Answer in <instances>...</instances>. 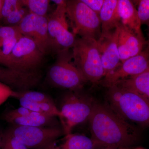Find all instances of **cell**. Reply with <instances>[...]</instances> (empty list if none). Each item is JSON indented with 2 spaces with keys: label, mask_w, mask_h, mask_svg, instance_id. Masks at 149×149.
I'll list each match as a JSON object with an SVG mask.
<instances>
[{
  "label": "cell",
  "mask_w": 149,
  "mask_h": 149,
  "mask_svg": "<svg viewBox=\"0 0 149 149\" xmlns=\"http://www.w3.org/2000/svg\"><path fill=\"white\" fill-rule=\"evenodd\" d=\"M138 3V16L142 25L149 27V0L136 1Z\"/></svg>",
  "instance_id": "cell-26"
},
{
  "label": "cell",
  "mask_w": 149,
  "mask_h": 149,
  "mask_svg": "<svg viewBox=\"0 0 149 149\" xmlns=\"http://www.w3.org/2000/svg\"></svg>",
  "instance_id": "cell-37"
},
{
  "label": "cell",
  "mask_w": 149,
  "mask_h": 149,
  "mask_svg": "<svg viewBox=\"0 0 149 149\" xmlns=\"http://www.w3.org/2000/svg\"><path fill=\"white\" fill-rule=\"evenodd\" d=\"M109 107L125 121L149 127V100L135 91L120 85L108 88Z\"/></svg>",
  "instance_id": "cell-2"
},
{
  "label": "cell",
  "mask_w": 149,
  "mask_h": 149,
  "mask_svg": "<svg viewBox=\"0 0 149 149\" xmlns=\"http://www.w3.org/2000/svg\"><path fill=\"white\" fill-rule=\"evenodd\" d=\"M45 55L33 39L22 36L8 56L10 68L22 72L37 71Z\"/></svg>",
  "instance_id": "cell-8"
},
{
  "label": "cell",
  "mask_w": 149,
  "mask_h": 149,
  "mask_svg": "<svg viewBox=\"0 0 149 149\" xmlns=\"http://www.w3.org/2000/svg\"><path fill=\"white\" fill-rule=\"evenodd\" d=\"M67 1L56 6V9L48 16V29L50 51L56 54L63 51L70 50L74 45L75 35L68 29L66 15Z\"/></svg>",
  "instance_id": "cell-7"
},
{
  "label": "cell",
  "mask_w": 149,
  "mask_h": 149,
  "mask_svg": "<svg viewBox=\"0 0 149 149\" xmlns=\"http://www.w3.org/2000/svg\"><path fill=\"white\" fill-rule=\"evenodd\" d=\"M71 49L72 61L87 81L100 83L105 74L97 41L93 38H77Z\"/></svg>",
  "instance_id": "cell-3"
},
{
  "label": "cell",
  "mask_w": 149,
  "mask_h": 149,
  "mask_svg": "<svg viewBox=\"0 0 149 149\" xmlns=\"http://www.w3.org/2000/svg\"><path fill=\"white\" fill-rule=\"evenodd\" d=\"M47 79L54 87L69 91L82 90L88 82L73 63L70 50L57 54L56 61L48 70Z\"/></svg>",
  "instance_id": "cell-5"
},
{
  "label": "cell",
  "mask_w": 149,
  "mask_h": 149,
  "mask_svg": "<svg viewBox=\"0 0 149 149\" xmlns=\"http://www.w3.org/2000/svg\"><path fill=\"white\" fill-rule=\"evenodd\" d=\"M142 149V148H139V149Z\"/></svg>",
  "instance_id": "cell-36"
},
{
  "label": "cell",
  "mask_w": 149,
  "mask_h": 149,
  "mask_svg": "<svg viewBox=\"0 0 149 149\" xmlns=\"http://www.w3.org/2000/svg\"><path fill=\"white\" fill-rule=\"evenodd\" d=\"M37 15L29 13L17 25L22 36L33 39Z\"/></svg>",
  "instance_id": "cell-22"
},
{
  "label": "cell",
  "mask_w": 149,
  "mask_h": 149,
  "mask_svg": "<svg viewBox=\"0 0 149 149\" xmlns=\"http://www.w3.org/2000/svg\"><path fill=\"white\" fill-rule=\"evenodd\" d=\"M118 47L120 62L141 53L147 46V42L144 35L133 32L120 23L118 25Z\"/></svg>",
  "instance_id": "cell-12"
},
{
  "label": "cell",
  "mask_w": 149,
  "mask_h": 149,
  "mask_svg": "<svg viewBox=\"0 0 149 149\" xmlns=\"http://www.w3.org/2000/svg\"><path fill=\"white\" fill-rule=\"evenodd\" d=\"M29 13V11L27 8L22 7L14 11L9 15L3 19V20L6 26H17L23 19Z\"/></svg>",
  "instance_id": "cell-23"
},
{
  "label": "cell",
  "mask_w": 149,
  "mask_h": 149,
  "mask_svg": "<svg viewBox=\"0 0 149 149\" xmlns=\"http://www.w3.org/2000/svg\"><path fill=\"white\" fill-rule=\"evenodd\" d=\"M22 36L17 26H0V47L5 40Z\"/></svg>",
  "instance_id": "cell-25"
},
{
  "label": "cell",
  "mask_w": 149,
  "mask_h": 149,
  "mask_svg": "<svg viewBox=\"0 0 149 149\" xmlns=\"http://www.w3.org/2000/svg\"><path fill=\"white\" fill-rule=\"evenodd\" d=\"M102 149H118L115 148H111V147H106V148H104Z\"/></svg>",
  "instance_id": "cell-34"
},
{
  "label": "cell",
  "mask_w": 149,
  "mask_h": 149,
  "mask_svg": "<svg viewBox=\"0 0 149 149\" xmlns=\"http://www.w3.org/2000/svg\"><path fill=\"white\" fill-rule=\"evenodd\" d=\"M116 85L135 91L149 100V69L137 76L121 80Z\"/></svg>",
  "instance_id": "cell-18"
},
{
  "label": "cell",
  "mask_w": 149,
  "mask_h": 149,
  "mask_svg": "<svg viewBox=\"0 0 149 149\" xmlns=\"http://www.w3.org/2000/svg\"><path fill=\"white\" fill-rule=\"evenodd\" d=\"M48 23V16H37L33 38L40 50L45 55L50 51Z\"/></svg>",
  "instance_id": "cell-19"
},
{
  "label": "cell",
  "mask_w": 149,
  "mask_h": 149,
  "mask_svg": "<svg viewBox=\"0 0 149 149\" xmlns=\"http://www.w3.org/2000/svg\"><path fill=\"white\" fill-rule=\"evenodd\" d=\"M13 97L16 99L19 97L24 98L36 103H54L53 99L45 93L30 90L23 91H14Z\"/></svg>",
  "instance_id": "cell-21"
},
{
  "label": "cell",
  "mask_w": 149,
  "mask_h": 149,
  "mask_svg": "<svg viewBox=\"0 0 149 149\" xmlns=\"http://www.w3.org/2000/svg\"><path fill=\"white\" fill-rule=\"evenodd\" d=\"M147 46H148V47L149 48V34H148V40L147 41Z\"/></svg>",
  "instance_id": "cell-35"
},
{
  "label": "cell",
  "mask_w": 149,
  "mask_h": 149,
  "mask_svg": "<svg viewBox=\"0 0 149 149\" xmlns=\"http://www.w3.org/2000/svg\"><path fill=\"white\" fill-rule=\"evenodd\" d=\"M118 26L111 32L101 35L97 40L104 77L117 68L121 63L118 47Z\"/></svg>",
  "instance_id": "cell-11"
},
{
  "label": "cell",
  "mask_w": 149,
  "mask_h": 149,
  "mask_svg": "<svg viewBox=\"0 0 149 149\" xmlns=\"http://www.w3.org/2000/svg\"><path fill=\"white\" fill-rule=\"evenodd\" d=\"M118 10L121 24L137 34L143 35L138 12L133 2L130 0H118Z\"/></svg>",
  "instance_id": "cell-15"
},
{
  "label": "cell",
  "mask_w": 149,
  "mask_h": 149,
  "mask_svg": "<svg viewBox=\"0 0 149 149\" xmlns=\"http://www.w3.org/2000/svg\"><path fill=\"white\" fill-rule=\"evenodd\" d=\"M24 7L28 9L29 13L38 16H47L49 3V0H22Z\"/></svg>",
  "instance_id": "cell-20"
},
{
  "label": "cell",
  "mask_w": 149,
  "mask_h": 149,
  "mask_svg": "<svg viewBox=\"0 0 149 149\" xmlns=\"http://www.w3.org/2000/svg\"><path fill=\"white\" fill-rule=\"evenodd\" d=\"M24 6L22 0H4L2 10V19L9 15L14 11Z\"/></svg>",
  "instance_id": "cell-27"
},
{
  "label": "cell",
  "mask_w": 149,
  "mask_h": 149,
  "mask_svg": "<svg viewBox=\"0 0 149 149\" xmlns=\"http://www.w3.org/2000/svg\"><path fill=\"white\" fill-rule=\"evenodd\" d=\"M81 91H69L62 99L58 118L65 135L72 133L74 127L89 120L93 111L95 102Z\"/></svg>",
  "instance_id": "cell-4"
},
{
  "label": "cell",
  "mask_w": 149,
  "mask_h": 149,
  "mask_svg": "<svg viewBox=\"0 0 149 149\" xmlns=\"http://www.w3.org/2000/svg\"><path fill=\"white\" fill-rule=\"evenodd\" d=\"M66 15L74 35L98 40L101 35L100 16L81 0L67 1Z\"/></svg>",
  "instance_id": "cell-6"
},
{
  "label": "cell",
  "mask_w": 149,
  "mask_h": 149,
  "mask_svg": "<svg viewBox=\"0 0 149 149\" xmlns=\"http://www.w3.org/2000/svg\"><path fill=\"white\" fill-rule=\"evenodd\" d=\"M1 149H29L22 142L7 131L3 134Z\"/></svg>",
  "instance_id": "cell-24"
},
{
  "label": "cell",
  "mask_w": 149,
  "mask_h": 149,
  "mask_svg": "<svg viewBox=\"0 0 149 149\" xmlns=\"http://www.w3.org/2000/svg\"><path fill=\"white\" fill-rule=\"evenodd\" d=\"M14 91L11 88L0 82V105L9 98L13 97Z\"/></svg>",
  "instance_id": "cell-29"
},
{
  "label": "cell",
  "mask_w": 149,
  "mask_h": 149,
  "mask_svg": "<svg viewBox=\"0 0 149 149\" xmlns=\"http://www.w3.org/2000/svg\"><path fill=\"white\" fill-rule=\"evenodd\" d=\"M118 4V0H104L99 14L101 24V35L113 31L120 24Z\"/></svg>",
  "instance_id": "cell-16"
},
{
  "label": "cell",
  "mask_w": 149,
  "mask_h": 149,
  "mask_svg": "<svg viewBox=\"0 0 149 149\" xmlns=\"http://www.w3.org/2000/svg\"><path fill=\"white\" fill-rule=\"evenodd\" d=\"M21 37L12 38L4 41L2 43L0 47V49L3 52V54L6 56L8 57L12 52L17 43Z\"/></svg>",
  "instance_id": "cell-28"
},
{
  "label": "cell",
  "mask_w": 149,
  "mask_h": 149,
  "mask_svg": "<svg viewBox=\"0 0 149 149\" xmlns=\"http://www.w3.org/2000/svg\"><path fill=\"white\" fill-rule=\"evenodd\" d=\"M97 147L91 138L71 133L63 139H57L46 149H95Z\"/></svg>",
  "instance_id": "cell-14"
},
{
  "label": "cell",
  "mask_w": 149,
  "mask_h": 149,
  "mask_svg": "<svg viewBox=\"0 0 149 149\" xmlns=\"http://www.w3.org/2000/svg\"><path fill=\"white\" fill-rule=\"evenodd\" d=\"M14 125L31 127H58L55 117L32 111L25 116L9 118L4 119Z\"/></svg>",
  "instance_id": "cell-17"
},
{
  "label": "cell",
  "mask_w": 149,
  "mask_h": 149,
  "mask_svg": "<svg viewBox=\"0 0 149 149\" xmlns=\"http://www.w3.org/2000/svg\"><path fill=\"white\" fill-rule=\"evenodd\" d=\"M3 134L0 133V149H1L2 144Z\"/></svg>",
  "instance_id": "cell-33"
},
{
  "label": "cell",
  "mask_w": 149,
  "mask_h": 149,
  "mask_svg": "<svg viewBox=\"0 0 149 149\" xmlns=\"http://www.w3.org/2000/svg\"><path fill=\"white\" fill-rule=\"evenodd\" d=\"M149 69V49L147 46L141 53L123 62L100 83L104 87L109 88L121 80L137 76Z\"/></svg>",
  "instance_id": "cell-10"
},
{
  "label": "cell",
  "mask_w": 149,
  "mask_h": 149,
  "mask_svg": "<svg viewBox=\"0 0 149 149\" xmlns=\"http://www.w3.org/2000/svg\"><path fill=\"white\" fill-rule=\"evenodd\" d=\"M29 149H46L63 133L58 127H31L13 125L7 130Z\"/></svg>",
  "instance_id": "cell-9"
},
{
  "label": "cell",
  "mask_w": 149,
  "mask_h": 149,
  "mask_svg": "<svg viewBox=\"0 0 149 149\" xmlns=\"http://www.w3.org/2000/svg\"><path fill=\"white\" fill-rule=\"evenodd\" d=\"M41 74L39 71L19 72L8 68L0 66V82L13 91H29L40 83Z\"/></svg>",
  "instance_id": "cell-13"
},
{
  "label": "cell",
  "mask_w": 149,
  "mask_h": 149,
  "mask_svg": "<svg viewBox=\"0 0 149 149\" xmlns=\"http://www.w3.org/2000/svg\"><path fill=\"white\" fill-rule=\"evenodd\" d=\"M0 64L2 65L5 67L10 68V63L9 61L8 57L5 55L0 49ZM11 69V68H10Z\"/></svg>",
  "instance_id": "cell-31"
},
{
  "label": "cell",
  "mask_w": 149,
  "mask_h": 149,
  "mask_svg": "<svg viewBox=\"0 0 149 149\" xmlns=\"http://www.w3.org/2000/svg\"><path fill=\"white\" fill-rule=\"evenodd\" d=\"M93 11L100 14L103 5L104 0H81Z\"/></svg>",
  "instance_id": "cell-30"
},
{
  "label": "cell",
  "mask_w": 149,
  "mask_h": 149,
  "mask_svg": "<svg viewBox=\"0 0 149 149\" xmlns=\"http://www.w3.org/2000/svg\"><path fill=\"white\" fill-rule=\"evenodd\" d=\"M3 3L4 0H0V19H2V10Z\"/></svg>",
  "instance_id": "cell-32"
},
{
  "label": "cell",
  "mask_w": 149,
  "mask_h": 149,
  "mask_svg": "<svg viewBox=\"0 0 149 149\" xmlns=\"http://www.w3.org/2000/svg\"><path fill=\"white\" fill-rule=\"evenodd\" d=\"M88 120L91 139L98 147L123 149L138 140L136 128L105 105L95 102Z\"/></svg>",
  "instance_id": "cell-1"
}]
</instances>
